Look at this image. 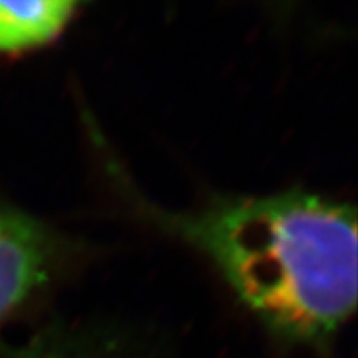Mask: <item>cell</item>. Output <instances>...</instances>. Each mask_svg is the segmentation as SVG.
<instances>
[{
    "label": "cell",
    "instance_id": "cell-4",
    "mask_svg": "<svg viewBox=\"0 0 358 358\" xmlns=\"http://www.w3.org/2000/svg\"><path fill=\"white\" fill-rule=\"evenodd\" d=\"M120 343L73 329H45L24 343L6 347L0 358H131Z\"/></svg>",
    "mask_w": 358,
    "mask_h": 358
},
{
    "label": "cell",
    "instance_id": "cell-3",
    "mask_svg": "<svg viewBox=\"0 0 358 358\" xmlns=\"http://www.w3.org/2000/svg\"><path fill=\"white\" fill-rule=\"evenodd\" d=\"M71 0H0V53H17L52 42L73 19Z\"/></svg>",
    "mask_w": 358,
    "mask_h": 358
},
{
    "label": "cell",
    "instance_id": "cell-2",
    "mask_svg": "<svg viewBox=\"0 0 358 358\" xmlns=\"http://www.w3.org/2000/svg\"><path fill=\"white\" fill-rule=\"evenodd\" d=\"M64 257L55 231L0 204V322L53 279Z\"/></svg>",
    "mask_w": 358,
    "mask_h": 358
},
{
    "label": "cell",
    "instance_id": "cell-1",
    "mask_svg": "<svg viewBox=\"0 0 358 358\" xmlns=\"http://www.w3.org/2000/svg\"><path fill=\"white\" fill-rule=\"evenodd\" d=\"M161 229L208 259L244 306L282 340L320 345L357 306V217L350 206L289 189L214 199L171 213L140 201Z\"/></svg>",
    "mask_w": 358,
    "mask_h": 358
}]
</instances>
